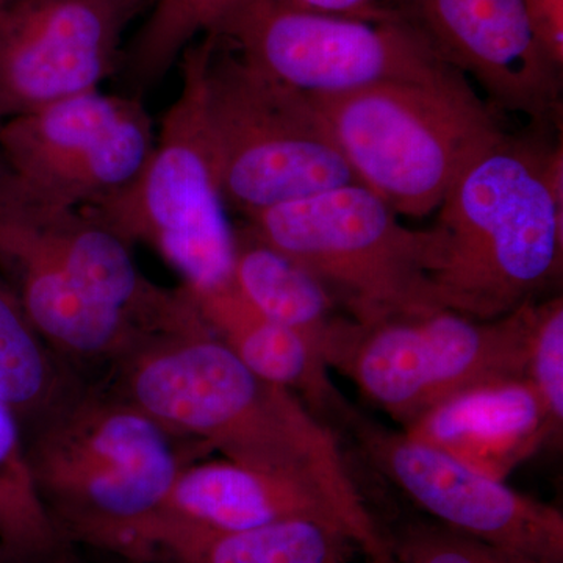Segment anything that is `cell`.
<instances>
[{
	"instance_id": "obj_6",
	"label": "cell",
	"mask_w": 563,
	"mask_h": 563,
	"mask_svg": "<svg viewBox=\"0 0 563 563\" xmlns=\"http://www.w3.org/2000/svg\"><path fill=\"white\" fill-rule=\"evenodd\" d=\"M258 239L321 282L358 324L443 309L435 229H410L376 192L344 185L246 218Z\"/></svg>"
},
{
	"instance_id": "obj_19",
	"label": "cell",
	"mask_w": 563,
	"mask_h": 563,
	"mask_svg": "<svg viewBox=\"0 0 563 563\" xmlns=\"http://www.w3.org/2000/svg\"><path fill=\"white\" fill-rule=\"evenodd\" d=\"M158 514L214 529L312 520L344 532L339 518L309 493L229 461L185 466Z\"/></svg>"
},
{
	"instance_id": "obj_27",
	"label": "cell",
	"mask_w": 563,
	"mask_h": 563,
	"mask_svg": "<svg viewBox=\"0 0 563 563\" xmlns=\"http://www.w3.org/2000/svg\"><path fill=\"white\" fill-rule=\"evenodd\" d=\"M523 5L548 57L563 69V0H523Z\"/></svg>"
},
{
	"instance_id": "obj_18",
	"label": "cell",
	"mask_w": 563,
	"mask_h": 563,
	"mask_svg": "<svg viewBox=\"0 0 563 563\" xmlns=\"http://www.w3.org/2000/svg\"><path fill=\"white\" fill-rule=\"evenodd\" d=\"M358 548L340 529L287 520L214 529L155 514L136 533L129 563H350Z\"/></svg>"
},
{
	"instance_id": "obj_11",
	"label": "cell",
	"mask_w": 563,
	"mask_h": 563,
	"mask_svg": "<svg viewBox=\"0 0 563 563\" xmlns=\"http://www.w3.org/2000/svg\"><path fill=\"white\" fill-rule=\"evenodd\" d=\"M347 429L369 461L437 523L515 553L563 563L561 510L358 412Z\"/></svg>"
},
{
	"instance_id": "obj_24",
	"label": "cell",
	"mask_w": 563,
	"mask_h": 563,
	"mask_svg": "<svg viewBox=\"0 0 563 563\" xmlns=\"http://www.w3.org/2000/svg\"><path fill=\"white\" fill-rule=\"evenodd\" d=\"M526 380L559 432L563 422V299L533 301L526 346Z\"/></svg>"
},
{
	"instance_id": "obj_5",
	"label": "cell",
	"mask_w": 563,
	"mask_h": 563,
	"mask_svg": "<svg viewBox=\"0 0 563 563\" xmlns=\"http://www.w3.org/2000/svg\"><path fill=\"white\" fill-rule=\"evenodd\" d=\"M210 36L181 54V88L163 118L143 172L85 213L122 242L144 244L180 274L191 291L232 282L235 228L222 196L206 110Z\"/></svg>"
},
{
	"instance_id": "obj_29",
	"label": "cell",
	"mask_w": 563,
	"mask_h": 563,
	"mask_svg": "<svg viewBox=\"0 0 563 563\" xmlns=\"http://www.w3.org/2000/svg\"><path fill=\"white\" fill-rule=\"evenodd\" d=\"M7 165L3 163L2 157H0V173L7 172Z\"/></svg>"
},
{
	"instance_id": "obj_3",
	"label": "cell",
	"mask_w": 563,
	"mask_h": 563,
	"mask_svg": "<svg viewBox=\"0 0 563 563\" xmlns=\"http://www.w3.org/2000/svg\"><path fill=\"white\" fill-rule=\"evenodd\" d=\"M540 150L542 141L507 135L448 191L431 276L443 309L498 320L562 276L563 211L544 187Z\"/></svg>"
},
{
	"instance_id": "obj_15",
	"label": "cell",
	"mask_w": 563,
	"mask_h": 563,
	"mask_svg": "<svg viewBox=\"0 0 563 563\" xmlns=\"http://www.w3.org/2000/svg\"><path fill=\"white\" fill-rule=\"evenodd\" d=\"M0 276L52 351L84 379H102L155 336L70 279L0 211Z\"/></svg>"
},
{
	"instance_id": "obj_13",
	"label": "cell",
	"mask_w": 563,
	"mask_h": 563,
	"mask_svg": "<svg viewBox=\"0 0 563 563\" xmlns=\"http://www.w3.org/2000/svg\"><path fill=\"white\" fill-rule=\"evenodd\" d=\"M399 16L496 109L536 124L561 121L563 69L537 38L523 0H402Z\"/></svg>"
},
{
	"instance_id": "obj_4",
	"label": "cell",
	"mask_w": 563,
	"mask_h": 563,
	"mask_svg": "<svg viewBox=\"0 0 563 563\" xmlns=\"http://www.w3.org/2000/svg\"><path fill=\"white\" fill-rule=\"evenodd\" d=\"M310 98L362 185L402 217L439 210L463 172L507 136L463 74Z\"/></svg>"
},
{
	"instance_id": "obj_8",
	"label": "cell",
	"mask_w": 563,
	"mask_h": 563,
	"mask_svg": "<svg viewBox=\"0 0 563 563\" xmlns=\"http://www.w3.org/2000/svg\"><path fill=\"white\" fill-rule=\"evenodd\" d=\"M532 302L498 320L448 309L373 324L339 317L322 344L329 368L404 428L451 396L504 379H526Z\"/></svg>"
},
{
	"instance_id": "obj_22",
	"label": "cell",
	"mask_w": 563,
	"mask_h": 563,
	"mask_svg": "<svg viewBox=\"0 0 563 563\" xmlns=\"http://www.w3.org/2000/svg\"><path fill=\"white\" fill-rule=\"evenodd\" d=\"M81 380L44 342L0 276V399L16 413L24 432L57 409Z\"/></svg>"
},
{
	"instance_id": "obj_23",
	"label": "cell",
	"mask_w": 563,
	"mask_h": 563,
	"mask_svg": "<svg viewBox=\"0 0 563 563\" xmlns=\"http://www.w3.org/2000/svg\"><path fill=\"white\" fill-rule=\"evenodd\" d=\"M244 0H154V9L128 58L139 91L155 87L201 33L213 32Z\"/></svg>"
},
{
	"instance_id": "obj_20",
	"label": "cell",
	"mask_w": 563,
	"mask_h": 563,
	"mask_svg": "<svg viewBox=\"0 0 563 563\" xmlns=\"http://www.w3.org/2000/svg\"><path fill=\"white\" fill-rule=\"evenodd\" d=\"M232 284L258 312L320 344L340 314L320 280L258 239L246 224L235 228Z\"/></svg>"
},
{
	"instance_id": "obj_25",
	"label": "cell",
	"mask_w": 563,
	"mask_h": 563,
	"mask_svg": "<svg viewBox=\"0 0 563 563\" xmlns=\"http://www.w3.org/2000/svg\"><path fill=\"white\" fill-rule=\"evenodd\" d=\"M396 563H551L474 539L440 523L404 526L387 537Z\"/></svg>"
},
{
	"instance_id": "obj_10",
	"label": "cell",
	"mask_w": 563,
	"mask_h": 563,
	"mask_svg": "<svg viewBox=\"0 0 563 563\" xmlns=\"http://www.w3.org/2000/svg\"><path fill=\"white\" fill-rule=\"evenodd\" d=\"M140 99L80 92L0 122V157L33 198L90 209L128 188L154 151Z\"/></svg>"
},
{
	"instance_id": "obj_7",
	"label": "cell",
	"mask_w": 563,
	"mask_h": 563,
	"mask_svg": "<svg viewBox=\"0 0 563 563\" xmlns=\"http://www.w3.org/2000/svg\"><path fill=\"white\" fill-rule=\"evenodd\" d=\"M209 36L206 110L228 209L246 220L280 203L362 185L310 95Z\"/></svg>"
},
{
	"instance_id": "obj_26",
	"label": "cell",
	"mask_w": 563,
	"mask_h": 563,
	"mask_svg": "<svg viewBox=\"0 0 563 563\" xmlns=\"http://www.w3.org/2000/svg\"><path fill=\"white\" fill-rule=\"evenodd\" d=\"M290 9L355 18L365 21L395 20L402 0H272Z\"/></svg>"
},
{
	"instance_id": "obj_17",
	"label": "cell",
	"mask_w": 563,
	"mask_h": 563,
	"mask_svg": "<svg viewBox=\"0 0 563 563\" xmlns=\"http://www.w3.org/2000/svg\"><path fill=\"white\" fill-rule=\"evenodd\" d=\"M188 291L210 331L247 369L295 393L321 421L331 418L347 428L357 410L332 383L320 344L258 312L232 282Z\"/></svg>"
},
{
	"instance_id": "obj_21",
	"label": "cell",
	"mask_w": 563,
	"mask_h": 563,
	"mask_svg": "<svg viewBox=\"0 0 563 563\" xmlns=\"http://www.w3.org/2000/svg\"><path fill=\"white\" fill-rule=\"evenodd\" d=\"M0 563H79L36 487L27 442L0 399Z\"/></svg>"
},
{
	"instance_id": "obj_16",
	"label": "cell",
	"mask_w": 563,
	"mask_h": 563,
	"mask_svg": "<svg viewBox=\"0 0 563 563\" xmlns=\"http://www.w3.org/2000/svg\"><path fill=\"white\" fill-rule=\"evenodd\" d=\"M401 431L499 481L561 433L526 379L457 393Z\"/></svg>"
},
{
	"instance_id": "obj_30",
	"label": "cell",
	"mask_w": 563,
	"mask_h": 563,
	"mask_svg": "<svg viewBox=\"0 0 563 563\" xmlns=\"http://www.w3.org/2000/svg\"><path fill=\"white\" fill-rule=\"evenodd\" d=\"M14 2H21V0H13V2H11V3H14ZM11 3H10V5H11Z\"/></svg>"
},
{
	"instance_id": "obj_1",
	"label": "cell",
	"mask_w": 563,
	"mask_h": 563,
	"mask_svg": "<svg viewBox=\"0 0 563 563\" xmlns=\"http://www.w3.org/2000/svg\"><path fill=\"white\" fill-rule=\"evenodd\" d=\"M102 383L168 431L324 504L372 563H396L339 442L295 393L247 369L210 331L155 336Z\"/></svg>"
},
{
	"instance_id": "obj_14",
	"label": "cell",
	"mask_w": 563,
	"mask_h": 563,
	"mask_svg": "<svg viewBox=\"0 0 563 563\" xmlns=\"http://www.w3.org/2000/svg\"><path fill=\"white\" fill-rule=\"evenodd\" d=\"M0 211L70 279L152 336L202 331L206 321L191 292L165 288L144 276L131 246L79 209L52 206L33 198L13 174H0Z\"/></svg>"
},
{
	"instance_id": "obj_2",
	"label": "cell",
	"mask_w": 563,
	"mask_h": 563,
	"mask_svg": "<svg viewBox=\"0 0 563 563\" xmlns=\"http://www.w3.org/2000/svg\"><path fill=\"white\" fill-rule=\"evenodd\" d=\"M25 442L41 499L65 539L122 561L181 470L211 451L99 380H81Z\"/></svg>"
},
{
	"instance_id": "obj_12",
	"label": "cell",
	"mask_w": 563,
	"mask_h": 563,
	"mask_svg": "<svg viewBox=\"0 0 563 563\" xmlns=\"http://www.w3.org/2000/svg\"><path fill=\"white\" fill-rule=\"evenodd\" d=\"M150 0H21L0 10V122L99 90Z\"/></svg>"
},
{
	"instance_id": "obj_9",
	"label": "cell",
	"mask_w": 563,
	"mask_h": 563,
	"mask_svg": "<svg viewBox=\"0 0 563 563\" xmlns=\"http://www.w3.org/2000/svg\"><path fill=\"white\" fill-rule=\"evenodd\" d=\"M211 35L273 79L307 95L431 84L462 74L402 18L365 21L244 0Z\"/></svg>"
},
{
	"instance_id": "obj_28",
	"label": "cell",
	"mask_w": 563,
	"mask_h": 563,
	"mask_svg": "<svg viewBox=\"0 0 563 563\" xmlns=\"http://www.w3.org/2000/svg\"><path fill=\"white\" fill-rule=\"evenodd\" d=\"M11 2H13V0H0V10H3L5 9V7H9Z\"/></svg>"
}]
</instances>
